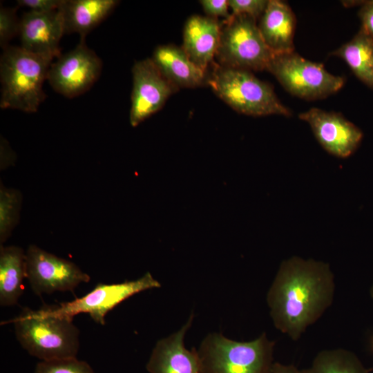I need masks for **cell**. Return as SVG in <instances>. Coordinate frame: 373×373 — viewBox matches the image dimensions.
Masks as SVG:
<instances>
[{"instance_id":"cell-1","label":"cell","mask_w":373,"mask_h":373,"mask_svg":"<svg viewBox=\"0 0 373 373\" xmlns=\"http://www.w3.org/2000/svg\"><path fill=\"white\" fill-rule=\"evenodd\" d=\"M334 293L327 263L298 256L283 260L267 295L274 327L298 340L331 306Z\"/></svg>"},{"instance_id":"cell-2","label":"cell","mask_w":373,"mask_h":373,"mask_svg":"<svg viewBox=\"0 0 373 373\" xmlns=\"http://www.w3.org/2000/svg\"><path fill=\"white\" fill-rule=\"evenodd\" d=\"M52 59L9 46L0 59L2 109L35 113L45 100L43 89Z\"/></svg>"},{"instance_id":"cell-3","label":"cell","mask_w":373,"mask_h":373,"mask_svg":"<svg viewBox=\"0 0 373 373\" xmlns=\"http://www.w3.org/2000/svg\"><path fill=\"white\" fill-rule=\"evenodd\" d=\"M10 322L21 347L40 361L77 357L80 332L73 320L43 307L37 310L24 307Z\"/></svg>"},{"instance_id":"cell-4","label":"cell","mask_w":373,"mask_h":373,"mask_svg":"<svg viewBox=\"0 0 373 373\" xmlns=\"http://www.w3.org/2000/svg\"><path fill=\"white\" fill-rule=\"evenodd\" d=\"M274 345L265 332L251 341L209 334L198 350L202 373H271Z\"/></svg>"},{"instance_id":"cell-5","label":"cell","mask_w":373,"mask_h":373,"mask_svg":"<svg viewBox=\"0 0 373 373\" xmlns=\"http://www.w3.org/2000/svg\"><path fill=\"white\" fill-rule=\"evenodd\" d=\"M208 84L213 93L236 111L251 116L291 115L282 104L269 84L251 71L227 68L215 64L207 76Z\"/></svg>"},{"instance_id":"cell-6","label":"cell","mask_w":373,"mask_h":373,"mask_svg":"<svg viewBox=\"0 0 373 373\" xmlns=\"http://www.w3.org/2000/svg\"><path fill=\"white\" fill-rule=\"evenodd\" d=\"M264 41L256 20L246 15L222 21L216 58L219 66L249 71L267 70L274 56Z\"/></svg>"},{"instance_id":"cell-7","label":"cell","mask_w":373,"mask_h":373,"mask_svg":"<svg viewBox=\"0 0 373 373\" xmlns=\"http://www.w3.org/2000/svg\"><path fill=\"white\" fill-rule=\"evenodd\" d=\"M267 70L288 93L307 100L325 98L345 84L344 77L329 73L322 64L307 60L294 51L274 54Z\"/></svg>"},{"instance_id":"cell-8","label":"cell","mask_w":373,"mask_h":373,"mask_svg":"<svg viewBox=\"0 0 373 373\" xmlns=\"http://www.w3.org/2000/svg\"><path fill=\"white\" fill-rule=\"evenodd\" d=\"M160 283L149 273L134 280L119 283H99L90 292L72 301L45 305L56 316L73 320L75 316L86 313L97 323L105 324V316L117 305L143 291L159 288Z\"/></svg>"},{"instance_id":"cell-9","label":"cell","mask_w":373,"mask_h":373,"mask_svg":"<svg viewBox=\"0 0 373 373\" xmlns=\"http://www.w3.org/2000/svg\"><path fill=\"white\" fill-rule=\"evenodd\" d=\"M26 278L38 295L73 291L90 278L76 264L31 245L26 252Z\"/></svg>"},{"instance_id":"cell-10","label":"cell","mask_w":373,"mask_h":373,"mask_svg":"<svg viewBox=\"0 0 373 373\" xmlns=\"http://www.w3.org/2000/svg\"><path fill=\"white\" fill-rule=\"evenodd\" d=\"M102 70L101 59L85 41H80L74 49L51 64L47 80L55 92L73 98L88 90L99 79Z\"/></svg>"},{"instance_id":"cell-11","label":"cell","mask_w":373,"mask_h":373,"mask_svg":"<svg viewBox=\"0 0 373 373\" xmlns=\"http://www.w3.org/2000/svg\"><path fill=\"white\" fill-rule=\"evenodd\" d=\"M133 90L130 124L137 126L160 111L179 88L158 70L151 58L135 62L132 68Z\"/></svg>"},{"instance_id":"cell-12","label":"cell","mask_w":373,"mask_h":373,"mask_svg":"<svg viewBox=\"0 0 373 373\" xmlns=\"http://www.w3.org/2000/svg\"><path fill=\"white\" fill-rule=\"evenodd\" d=\"M298 117L309 125L321 146L335 157L350 156L363 138L361 129L339 113L312 108Z\"/></svg>"},{"instance_id":"cell-13","label":"cell","mask_w":373,"mask_h":373,"mask_svg":"<svg viewBox=\"0 0 373 373\" xmlns=\"http://www.w3.org/2000/svg\"><path fill=\"white\" fill-rule=\"evenodd\" d=\"M64 34L61 8L44 13L28 11L20 19L21 47L35 55L52 59L60 57L59 42Z\"/></svg>"},{"instance_id":"cell-14","label":"cell","mask_w":373,"mask_h":373,"mask_svg":"<svg viewBox=\"0 0 373 373\" xmlns=\"http://www.w3.org/2000/svg\"><path fill=\"white\" fill-rule=\"evenodd\" d=\"M193 318L191 314L180 330L156 343L146 365L149 373H202L198 350H188L184 343Z\"/></svg>"},{"instance_id":"cell-15","label":"cell","mask_w":373,"mask_h":373,"mask_svg":"<svg viewBox=\"0 0 373 373\" xmlns=\"http://www.w3.org/2000/svg\"><path fill=\"white\" fill-rule=\"evenodd\" d=\"M222 21L218 19L192 15L186 21L182 48L189 59L207 72L216 57Z\"/></svg>"},{"instance_id":"cell-16","label":"cell","mask_w":373,"mask_h":373,"mask_svg":"<svg viewBox=\"0 0 373 373\" xmlns=\"http://www.w3.org/2000/svg\"><path fill=\"white\" fill-rule=\"evenodd\" d=\"M296 16L286 2L269 0L258 26L266 45L274 54L294 51Z\"/></svg>"},{"instance_id":"cell-17","label":"cell","mask_w":373,"mask_h":373,"mask_svg":"<svg viewBox=\"0 0 373 373\" xmlns=\"http://www.w3.org/2000/svg\"><path fill=\"white\" fill-rule=\"evenodd\" d=\"M151 59L161 73L178 88L207 84V72L197 66L182 47L172 44L158 46Z\"/></svg>"},{"instance_id":"cell-18","label":"cell","mask_w":373,"mask_h":373,"mask_svg":"<svg viewBox=\"0 0 373 373\" xmlns=\"http://www.w3.org/2000/svg\"><path fill=\"white\" fill-rule=\"evenodd\" d=\"M116 0H64L61 7L65 34L78 33L80 41L102 23L114 10Z\"/></svg>"},{"instance_id":"cell-19","label":"cell","mask_w":373,"mask_h":373,"mask_svg":"<svg viewBox=\"0 0 373 373\" xmlns=\"http://www.w3.org/2000/svg\"><path fill=\"white\" fill-rule=\"evenodd\" d=\"M26 278V252L17 246L0 247V305L17 304Z\"/></svg>"},{"instance_id":"cell-20","label":"cell","mask_w":373,"mask_h":373,"mask_svg":"<svg viewBox=\"0 0 373 373\" xmlns=\"http://www.w3.org/2000/svg\"><path fill=\"white\" fill-rule=\"evenodd\" d=\"M330 55L343 59L360 81L373 88V39L363 28Z\"/></svg>"},{"instance_id":"cell-21","label":"cell","mask_w":373,"mask_h":373,"mask_svg":"<svg viewBox=\"0 0 373 373\" xmlns=\"http://www.w3.org/2000/svg\"><path fill=\"white\" fill-rule=\"evenodd\" d=\"M300 370V373H368L354 352L342 348L319 352L309 367Z\"/></svg>"},{"instance_id":"cell-22","label":"cell","mask_w":373,"mask_h":373,"mask_svg":"<svg viewBox=\"0 0 373 373\" xmlns=\"http://www.w3.org/2000/svg\"><path fill=\"white\" fill-rule=\"evenodd\" d=\"M22 204L21 193L15 189L0 186V243L2 245L18 224Z\"/></svg>"},{"instance_id":"cell-23","label":"cell","mask_w":373,"mask_h":373,"mask_svg":"<svg viewBox=\"0 0 373 373\" xmlns=\"http://www.w3.org/2000/svg\"><path fill=\"white\" fill-rule=\"evenodd\" d=\"M34 373H95L91 366L77 357L40 361Z\"/></svg>"},{"instance_id":"cell-24","label":"cell","mask_w":373,"mask_h":373,"mask_svg":"<svg viewBox=\"0 0 373 373\" xmlns=\"http://www.w3.org/2000/svg\"><path fill=\"white\" fill-rule=\"evenodd\" d=\"M20 19L17 16V9L1 7L0 9V46L3 50L9 46L10 40L19 35Z\"/></svg>"},{"instance_id":"cell-25","label":"cell","mask_w":373,"mask_h":373,"mask_svg":"<svg viewBox=\"0 0 373 373\" xmlns=\"http://www.w3.org/2000/svg\"><path fill=\"white\" fill-rule=\"evenodd\" d=\"M267 0H228L229 8L231 15H246L257 20L264 13Z\"/></svg>"},{"instance_id":"cell-26","label":"cell","mask_w":373,"mask_h":373,"mask_svg":"<svg viewBox=\"0 0 373 373\" xmlns=\"http://www.w3.org/2000/svg\"><path fill=\"white\" fill-rule=\"evenodd\" d=\"M200 3L209 17L218 19L220 17L228 20L232 16L228 10V0H202Z\"/></svg>"},{"instance_id":"cell-27","label":"cell","mask_w":373,"mask_h":373,"mask_svg":"<svg viewBox=\"0 0 373 373\" xmlns=\"http://www.w3.org/2000/svg\"><path fill=\"white\" fill-rule=\"evenodd\" d=\"M64 0H18L17 5L29 8V11L44 13L60 9Z\"/></svg>"},{"instance_id":"cell-28","label":"cell","mask_w":373,"mask_h":373,"mask_svg":"<svg viewBox=\"0 0 373 373\" xmlns=\"http://www.w3.org/2000/svg\"><path fill=\"white\" fill-rule=\"evenodd\" d=\"M358 15L362 23L361 27L373 39V0L363 1Z\"/></svg>"},{"instance_id":"cell-29","label":"cell","mask_w":373,"mask_h":373,"mask_svg":"<svg viewBox=\"0 0 373 373\" xmlns=\"http://www.w3.org/2000/svg\"><path fill=\"white\" fill-rule=\"evenodd\" d=\"M0 149L1 170L2 171L15 163L16 156L8 142L2 136L1 137Z\"/></svg>"},{"instance_id":"cell-30","label":"cell","mask_w":373,"mask_h":373,"mask_svg":"<svg viewBox=\"0 0 373 373\" xmlns=\"http://www.w3.org/2000/svg\"><path fill=\"white\" fill-rule=\"evenodd\" d=\"M271 373H300L294 365H285L278 362H274Z\"/></svg>"},{"instance_id":"cell-31","label":"cell","mask_w":373,"mask_h":373,"mask_svg":"<svg viewBox=\"0 0 373 373\" xmlns=\"http://www.w3.org/2000/svg\"><path fill=\"white\" fill-rule=\"evenodd\" d=\"M370 295H371L372 298L373 299V285L372 286L371 289H370Z\"/></svg>"}]
</instances>
